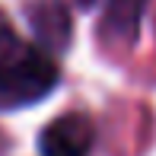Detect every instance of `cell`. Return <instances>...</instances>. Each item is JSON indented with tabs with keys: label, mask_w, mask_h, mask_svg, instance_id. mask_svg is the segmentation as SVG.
Instances as JSON below:
<instances>
[{
	"label": "cell",
	"mask_w": 156,
	"mask_h": 156,
	"mask_svg": "<svg viewBox=\"0 0 156 156\" xmlns=\"http://www.w3.org/2000/svg\"><path fill=\"white\" fill-rule=\"evenodd\" d=\"M58 86V64L38 48H16L0 58V105L38 102Z\"/></svg>",
	"instance_id": "6da1fadb"
},
{
	"label": "cell",
	"mask_w": 156,
	"mask_h": 156,
	"mask_svg": "<svg viewBox=\"0 0 156 156\" xmlns=\"http://www.w3.org/2000/svg\"><path fill=\"white\" fill-rule=\"evenodd\" d=\"M41 156H89L93 150V121L80 112L54 118L38 137Z\"/></svg>",
	"instance_id": "7a4b0ae2"
}]
</instances>
